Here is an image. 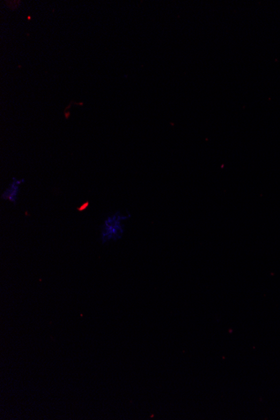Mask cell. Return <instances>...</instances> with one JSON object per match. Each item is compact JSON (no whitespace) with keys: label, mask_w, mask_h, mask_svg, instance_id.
Returning <instances> with one entry per match:
<instances>
[{"label":"cell","mask_w":280,"mask_h":420,"mask_svg":"<svg viewBox=\"0 0 280 420\" xmlns=\"http://www.w3.org/2000/svg\"><path fill=\"white\" fill-rule=\"evenodd\" d=\"M130 218V215L126 216L122 215L120 212H116L115 214L106 219L104 222L103 231H102V240L103 242H109L111 240H117L121 238L123 233V224L122 221Z\"/></svg>","instance_id":"cell-1"},{"label":"cell","mask_w":280,"mask_h":420,"mask_svg":"<svg viewBox=\"0 0 280 420\" xmlns=\"http://www.w3.org/2000/svg\"><path fill=\"white\" fill-rule=\"evenodd\" d=\"M24 182H25V179L16 180V178H13L12 183L9 185V187L7 188L6 190L2 195V199L9 201L10 202L16 204L17 196L19 191V185Z\"/></svg>","instance_id":"cell-2"},{"label":"cell","mask_w":280,"mask_h":420,"mask_svg":"<svg viewBox=\"0 0 280 420\" xmlns=\"http://www.w3.org/2000/svg\"><path fill=\"white\" fill-rule=\"evenodd\" d=\"M88 202L83 203L82 206H80V207H78V211H80V212H83V211H84L85 209H87L88 208Z\"/></svg>","instance_id":"cell-3"}]
</instances>
